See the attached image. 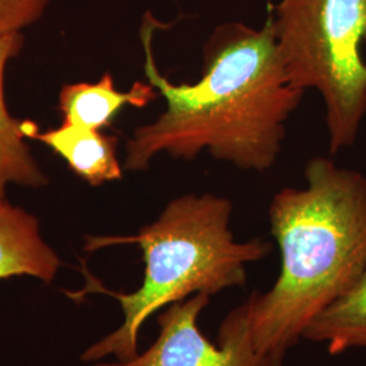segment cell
Returning <instances> with one entry per match:
<instances>
[{"label":"cell","instance_id":"obj_6","mask_svg":"<svg viewBox=\"0 0 366 366\" xmlns=\"http://www.w3.org/2000/svg\"><path fill=\"white\" fill-rule=\"evenodd\" d=\"M22 131L26 137L51 147L56 154L66 159L71 170L92 186L122 178L116 136L66 124H61L57 129L39 133L37 124L31 121H24Z\"/></svg>","mask_w":366,"mask_h":366},{"label":"cell","instance_id":"obj_8","mask_svg":"<svg viewBox=\"0 0 366 366\" xmlns=\"http://www.w3.org/2000/svg\"><path fill=\"white\" fill-rule=\"evenodd\" d=\"M159 92L144 81H136L129 92L116 90L110 72L97 83H74L63 86L59 109L63 124L101 131L109 127L124 106L145 107L159 98Z\"/></svg>","mask_w":366,"mask_h":366},{"label":"cell","instance_id":"obj_3","mask_svg":"<svg viewBox=\"0 0 366 366\" xmlns=\"http://www.w3.org/2000/svg\"><path fill=\"white\" fill-rule=\"evenodd\" d=\"M232 202L205 193L172 199L157 222L145 225L133 236H89L84 249L114 244H137L145 263L142 287L133 293L106 289L83 267L86 289L72 299L98 292L118 300L124 322L119 327L94 343L83 354L84 361L114 355L128 361L139 354V335L149 316L174 302L197 293L209 296L224 289L243 287L247 281L246 264L261 261L272 252V243L261 239L236 242L229 222Z\"/></svg>","mask_w":366,"mask_h":366},{"label":"cell","instance_id":"obj_1","mask_svg":"<svg viewBox=\"0 0 366 366\" xmlns=\"http://www.w3.org/2000/svg\"><path fill=\"white\" fill-rule=\"evenodd\" d=\"M160 26L147 14L142 42L145 76L167 110L134 131L124 167L145 170L159 152L190 160L207 149L242 170L272 169L304 92L290 84L281 64L273 15L259 30L240 22L216 27L204 46L202 78L193 84H174L159 72L152 39Z\"/></svg>","mask_w":366,"mask_h":366},{"label":"cell","instance_id":"obj_11","mask_svg":"<svg viewBox=\"0 0 366 366\" xmlns=\"http://www.w3.org/2000/svg\"><path fill=\"white\" fill-rule=\"evenodd\" d=\"M52 0H0V34L21 33L36 24Z\"/></svg>","mask_w":366,"mask_h":366},{"label":"cell","instance_id":"obj_5","mask_svg":"<svg viewBox=\"0 0 366 366\" xmlns=\"http://www.w3.org/2000/svg\"><path fill=\"white\" fill-rule=\"evenodd\" d=\"M210 297L208 293H197L171 304L157 316L159 337L148 350L124 362L97 366H272L273 361L252 345L244 304L222 320L217 345L205 338L198 317Z\"/></svg>","mask_w":366,"mask_h":366},{"label":"cell","instance_id":"obj_7","mask_svg":"<svg viewBox=\"0 0 366 366\" xmlns=\"http://www.w3.org/2000/svg\"><path fill=\"white\" fill-rule=\"evenodd\" d=\"M60 259L39 235V220L0 198V281L30 275L49 284Z\"/></svg>","mask_w":366,"mask_h":366},{"label":"cell","instance_id":"obj_10","mask_svg":"<svg viewBox=\"0 0 366 366\" xmlns=\"http://www.w3.org/2000/svg\"><path fill=\"white\" fill-rule=\"evenodd\" d=\"M302 338L327 343L331 355L366 347V269L352 288L315 316Z\"/></svg>","mask_w":366,"mask_h":366},{"label":"cell","instance_id":"obj_12","mask_svg":"<svg viewBox=\"0 0 366 366\" xmlns=\"http://www.w3.org/2000/svg\"><path fill=\"white\" fill-rule=\"evenodd\" d=\"M272 366H282V360H277V361H273Z\"/></svg>","mask_w":366,"mask_h":366},{"label":"cell","instance_id":"obj_9","mask_svg":"<svg viewBox=\"0 0 366 366\" xmlns=\"http://www.w3.org/2000/svg\"><path fill=\"white\" fill-rule=\"evenodd\" d=\"M22 46L21 33L0 34V198H4L9 183L41 187L48 182L24 142V121L11 117L4 102L6 66L21 53Z\"/></svg>","mask_w":366,"mask_h":366},{"label":"cell","instance_id":"obj_2","mask_svg":"<svg viewBox=\"0 0 366 366\" xmlns=\"http://www.w3.org/2000/svg\"><path fill=\"white\" fill-rule=\"evenodd\" d=\"M308 186L285 187L272 199V235L281 251L273 288L244 302L258 353L282 360L302 332L366 269V177L314 157Z\"/></svg>","mask_w":366,"mask_h":366},{"label":"cell","instance_id":"obj_4","mask_svg":"<svg viewBox=\"0 0 366 366\" xmlns=\"http://www.w3.org/2000/svg\"><path fill=\"white\" fill-rule=\"evenodd\" d=\"M272 15L290 84L323 97L331 154L352 147L366 114V0H281Z\"/></svg>","mask_w":366,"mask_h":366}]
</instances>
